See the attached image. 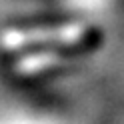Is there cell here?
Here are the masks:
<instances>
[{
	"label": "cell",
	"instance_id": "6da1fadb",
	"mask_svg": "<svg viewBox=\"0 0 124 124\" xmlns=\"http://www.w3.org/2000/svg\"><path fill=\"white\" fill-rule=\"evenodd\" d=\"M88 36V24L82 20H70L60 24H42L30 28H6L0 32V48L6 52L18 50H58L84 42Z\"/></svg>",
	"mask_w": 124,
	"mask_h": 124
},
{
	"label": "cell",
	"instance_id": "7a4b0ae2",
	"mask_svg": "<svg viewBox=\"0 0 124 124\" xmlns=\"http://www.w3.org/2000/svg\"><path fill=\"white\" fill-rule=\"evenodd\" d=\"M60 62H64L60 50H34L28 52L24 56H20L14 62V72L22 74V76H32V74H40L46 70H52L54 66H58Z\"/></svg>",
	"mask_w": 124,
	"mask_h": 124
}]
</instances>
